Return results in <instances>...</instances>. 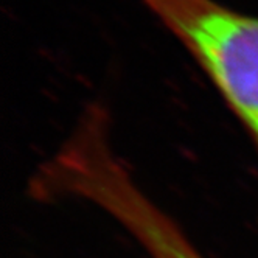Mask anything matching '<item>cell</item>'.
I'll use <instances>...</instances> for the list:
<instances>
[{
    "label": "cell",
    "mask_w": 258,
    "mask_h": 258,
    "mask_svg": "<svg viewBox=\"0 0 258 258\" xmlns=\"http://www.w3.org/2000/svg\"><path fill=\"white\" fill-rule=\"evenodd\" d=\"M206 72L258 151V17L216 0H142Z\"/></svg>",
    "instance_id": "6da1fadb"
},
{
    "label": "cell",
    "mask_w": 258,
    "mask_h": 258,
    "mask_svg": "<svg viewBox=\"0 0 258 258\" xmlns=\"http://www.w3.org/2000/svg\"><path fill=\"white\" fill-rule=\"evenodd\" d=\"M106 215L131 236L148 258H206L139 182L117 187L106 202Z\"/></svg>",
    "instance_id": "7a4b0ae2"
}]
</instances>
